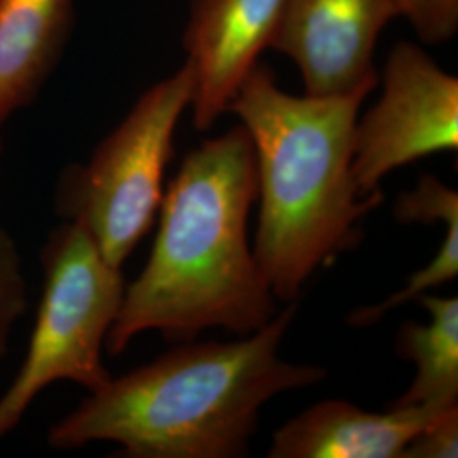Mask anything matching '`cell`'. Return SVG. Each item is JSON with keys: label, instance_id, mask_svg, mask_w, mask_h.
<instances>
[{"label": "cell", "instance_id": "1", "mask_svg": "<svg viewBox=\"0 0 458 458\" xmlns=\"http://www.w3.org/2000/svg\"><path fill=\"white\" fill-rule=\"evenodd\" d=\"M257 196L255 149L242 124L185 155L164 192L147 265L126 285L109 329L113 355L145 331L177 342H192L209 327L246 336L277 314L248 243Z\"/></svg>", "mask_w": 458, "mask_h": 458}, {"label": "cell", "instance_id": "2", "mask_svg": "<svg viewBox=\"0 0 458 458\" xmlns=\"http://www.w3.org/2000/svg\"><path fill=\"white\" fill-rule=\"evenodd\" d=\"M287 306L236 342H183L157 360L111 377L51 426L53 448L117 443L128 458H240L250 454L263 406L312 387L327 370L282 360L294 319Z\"/></svg>", "mask_w": 458, "mask_h": 458}, {"label": "cell", "instance_id": "3", "mask_svg": "<svg viewBox=\"0 0 458 458\" xmlns=\"http://www.w3.org/2000/svg\"><path fill=\"white\" fill-rule=\"evenodd\" d=\"M369 94L294 96L259 62L229 104L255 149L260 214L253 255L278 301L294 302L319 267L357 245L361 219L382 202L360 196L352 172Z\"/></svg>", "mask_w": 458, "mask_h": 458}, {"label": "cell", "instance_id": "4", "mask_svg": "<svg viewBox=\"0 0 458 458\" xmlns=\"http://www.w3.org/2000/svg\"><path fill=\"white\" fill-rule=\"evenodd\" d=\"M43 278L28 352L0 395V440L49 386L73 382L94 393L111 378L102 348L126 289L121 268L104 260L83 226L68 221L45 246Z\"/></svg>", "mask_w": 458, "mask_h": 458}, {"label": "cell", "instance_id": "5", "mask_svg": "<svg viewBox=\"0 0 458 458\" xmlns=\"http://www.w3.org/2000/svg\"><path fill=\"white\" fill-rule=\"evenodd\" d=\"M192 92V72L183 62L141 94L70 182V221L85 228L115 268H123L160 211L174 134Z\"/></svg>", "mask_w": 458, "mask_h": 458}, {"label": "cell", "instance_id": "6", "mask_svg": "<svg viewBox=\"0 0 458 458\" xmlns=\"http://www.w3.org/2000/svg\"><path fill=\"white\" fill-rule=\"evenodd\" d=\"M458 148V79L425 49L399 41L387 55L382 94L359 114L352 172L360 196H382L394 170Z\"/></svg>", "mask_w": 458, "mask_h": 458}, {"label": "cell", "instance_id": "7", "mask_svg": "<svg viewBox=\"0 0 458 458\" xmlns=\"http://www.w3.org/2000/svg\"><path fill=\"white\" fill-rule=\"evenodd\" d=\"M394 17V0H285L270 49L294 62L310 96L372 92L377 41Z\"/></svg>", "mask_w": 458, "mask_h": 458}, {"label": "cell", "instance_id": "8", "mask_svg": "<svg viewBox=\"0 0 458 458\" xmlns=\"http://www.w3.org/2000/svg\"><path fill=\"white\" fill-rule=\"evenodd\" d=\"M285 0H191L183 33L192 72V121L208 131L228 113L246 75L270 49Z\"/></svg>", "mask_w": 458, "mask_h": 458}, {"label": "cell", "instance_id": "9", "mask_svg": "<svg viewBox=\"0 0 458 458\" xmlns=\"http://www.w3.org/2000/svg\"><path fill=\"white\" fill-rule=\"evenodd\" d=\"M448 408L452 406L412 404L372 412L340 399L323 401L278 428L267 455L403 458L406 446Z\"/></svg>", "mask_w": 458, "mask_h": 458}, {"label": "cell", "instance_id": "10", "mask_svg": "<svg viewBox=\"0 0 458 458\" xmlns=\"http://www.w3.org/2000/svg\"><path fill=\"white\" fill-rule=\"evenodd\" d=\"M73 0H0V123L39 90L64 47Z\"/></svg>", "mask_w": 458, "mask_h": 458}, {"label": "cell", "instance_id": "11", "mask_svg": "<svg viewBox=\"0 0 458 458\" xmlns=\"http://www.w3.org/2000/svg\"><path fill=\"white\" fill-rule=\"evenodd\" d=\"M416 299L431 321H406L397 331L395 352L416 365V377L394 406H454L458 403V299L426 293Z\"/></svg>", "mask_w": 458, "mask_h": 458}, {"label": "cell", "instance_id": "12", "mask_svg": "<svg viewBox=\"0 0 458 458\" xmlns=\"http://www.w3.org/2000/svg\"><path fill=\"white\" fill-rule=\"evenodd\" d=\"M458 274V219L446 225V234L443 238L442 246L435 259L426 265L425 268L414 272L408 284L395 294L386 301L363 306L360 310L352 312L350 323L353 327H370L380 321L387 312L397 310L399 306L410 302L412 299L425 294L426 291L440 287L443 284L454 280Z\"/></svg>", "mask_w": 458, "mask_h": 458}, {"label": "cell", "instance_id": "13", "mask_svg": "<svg viewBox=\"0 0 458 458\" xmlns=\"http://www.w3.org/2000/svg\"><path fill=\"white\" fill-rule=\"evenodd\" d=\"M26 280L13 236L0 229V359L5 355L14 325L26 310Z\"/></svg>", "mask_w": 458, "mask_h": 458}, {"label": "cell", "instance_id": "14", "mask_svg": "<svg viewBox=\"0 0 458 458\" xmlns=\"http://www.w3.org/2000/svg\"><path fill=\"white\" fill-rule=\"evenodd\" d=\"M394 214L399 223H448L458 217V194L433 175H423L418 187L397 197Z\"/></svg>", "mask_w": 458, "mask_h": 458}, {"label": "cell", "instance_id": "15", "mask_svg": "<svg viewBox=\"0 0 458 458\" xmlns=\"http://www.w3.org/2000/svg\"><path fill=\"white\" fill-rule=\"evenodd\" d=\"M397 17H404L425 45L448 43L458 31V0H394Z\"/></svg>", "mask_w": 458, "mask_h": 458}, {"label": "cell", "instance_id": "16", "mask_svg": "<svg viewBox=\"0 0 458 458\" xmlns=\"http://www.w3.org/2000/svg\"><path fill=\"white\" fill-rule=\"evenodd\" d=\"M457 452L458 406H452L406 446L403 458H455Z\"/></svg>", "mask_w": 458, "mask_h": 458}, {"label": "cell", "instance_id": "17", "mask_svg": "<svg viewBox=\"0 0 458 458\" xmlns=\"http://www.w3.org/2000/svg\"><path fill=\"white\" fill-rule=\"evenodd\" d=\"M0 126H2V123H0Z\"/></svg>", "mask_w": 458, "mask_h": 458}]
</instances>
